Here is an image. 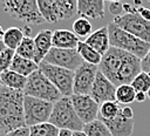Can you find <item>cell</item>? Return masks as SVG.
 <instances>
[{"instance_id":"6da1fadb","label":"cell","mask_w":150,"mask_h":136,"mask_svg":"<svg viewBox=\"0 0 150 136\" xmlns=\"http://www.w3.org/2000/svg\"><path fill=\"white\" fill-rule=\"evenodd\" d=\"M142 60L122 49L110 47L103 55L98 70L116 87L131 84L134 79L142 72Z\"/></svg>"},{"instance_id":"7a4b0ae2","label":"cell","mask_w":150,"mask_h":136,"mask_svg":"<svg viewBox=\"0 0 150 136\" xmlns=\"http://www.w3.org/2000/svg\"><path fill=\"white\" fill-rule=\"evenodd\" d=\"M23 91L0 88V128L6 132L26 127L23 114Z\"/></svg>"},{"instance_id":"3957f363","label":"cell","mask_w":150,"mask_h":136,"mask_svg":"<svg viewBox=\"0 0 150 136\" xmlns=\"http://www.w3.org/2000/svg\"><path fill=\"white\" fill-rule=\"evenodd\" d=\"M107 26L109 29V39H110L111 47L128 52L141 60L144 59V56L150 50V43L123 30L122 28L116 26L112 21L109 22Z\"/></svg>"},{"instance_id":"277c9868","label":"cell","mask_w":150,"mask_h":136,"mask_svg":"<svg viewBox=\"0 0 150 136\" xmlns=\"http://www.w3.org/2000/svg\"><path fill=\"white\" fill-rule=\"evenodd\" d=\"M49 122L60 130H70L73 132L83 131L84 127V123L81 121L73 107L71 98L67 96H62L54 103Z\"/></svg>"},{"instance_id":"5b68a950","label":"cell","mask_w":150,"mask_h":136,"mask_svg":"<svg viewBox=\"0 0 150 136\" xmlns=\"http://www.w3.org/2000/svg\"><path fill=\"white\" fill-rule=\"evenodd\" d=\"M23 94L50 103H55L62 97L60 90L48 80V77L40 69L28 76Z\"/></svg>"},{"instance_id":"8992f818","label":"cell","mask_w":150,"mask_h":136,"mask_svg":"<svg viewBox=\"0 0 150 136\" xmlns=\"http://www.w3.org/2000/svg\"><path fill=\"white\" fill-rule=\"evenodd\" d=\"M4 11L11 16L28 25H41L42 18L36 0H7L2 2Z\"/></svg>"},{"instance_id":"52a82bcc","label":"cell","mask_w":150,"mask_h":136,"mask_svg":"<svg viewBox=\"0 0 150 136\" xmlns=\"http://www.w3.org/2000/svg\"><path fill=\"white\" fill-rule=\"evenodd\" d=\"M54 103L39 100L32 96L25 95L23 98V114H25V124L30 128L41 123L49 122Z\"/></svg>"},{"instance_id":"ba28073f","label":"cell","mask_w":150,"mask_h":136,"mask_svg":"<svg viewBox=\"0 0 150 136\" xmlns=\"http://www.w3.org/2000/svg\"><path fill=\"white\" fill-rule=\"evenodd\" d=\"M39 69L60 90L62 96L70 97L74 95V72L46 62H41L39 64Z\"/></svg>"},{"instance_id":"9c48e42d","label":"cell","mask_w":150,"mask_h":136,"mask_svg":"<svg viewBox=\"0 0 150 136\" xmlns=\"http://www.w3.org/2000/svg\"><path fill=\"white\" fill-rule=\"evenodd\" d=\"M112 22L123 30L150 43V22L143 19L138 13H124L114 18Z\"/></svg>"},{"instance_id":"30bf717a","label":"cell","mask_w":150,"mask_h":136,"mask_svg":"<svg viewBox=\"0 0 150 136\" xmlns=\"http://www.w3.org/2000/svg\"><path fill=\"white\" fill-rule=\"evenodd\" d=\"M42 62L75 72L84 61L77 49H61L53 47Z\"/></svg>"},{"instance_id":"8fae6325","label":"cell","mask_w":150,"mask_h":136,"mask_svg":"<svg viewBox=\"0 0 150 136\" xmlns=\"http://www.w3.org/2000/svg\"><path fill=\"white\" fill-rule=\"evenodd\" d=\"M98 66L83 62L74 73V95H90Z\"/></svg>"},{"instance_id":"7c38bea8","label":"cell","mask_w":150,"mask_h":136,"mask_svg":"<svg viewBox=\"0 0 150 136\" xmlns=\"http://www.w3.org/2000/svg\"><path fill=\"white\" fill-rule=\"evenodd\" d=\"M70 98L76 114L84 124L98 118L100 104L90 95H73Z\"/></svg>"},{"instance_id":"4fadbf2b","label":"cell","mask_w":150,"mask_h":136,"mask_svg":"<svg viewBox=\"0 0 150 136\" xmlns=\"http://www.w3.org/2000/svg\"><path fill=\"white\" fill-rule=\"evenodd\" d=\"M116 89L117 87L98 70L90 91V96L101 106L104 102L116 101Z\"/></svg>"},{"instance_id":"5bb4252c","label":"cell","mask_w":150,"mask_h":136,"mask_svg":"<svg viewBox=\"0 0 150 136\" xmlns=\"http://www.w3.org/2000/svg\"><path fill=\"white\" fill-rule=\"evenodd\" d=\"M110 130L112 136H131L134 132V118H127L122 111L112 120H101Z\"/></svg>"},{"instance_id":"9a60e30c","label":"cell","mask_w":150,"mask_h":136,"mask_svg":"<svg viewBox=\"0 0 150 136\" xmlns=\"http://www.w3.org/2000/svg\"><path fill=\"white\" fill-rule=\"evenodd\" d=\"M34 42H35V59H34V61L38 64H40L45 60L47 54L50 52V49L53 48V32L50 29L40 30L35 35Z\"/></svg>"},{"instance_id":"2e32d148","label":"cell","mask_w":150,"mask_h":136,"mask_svg":"<svg viewBox=\"0 0 150 136\" xmlns=\"http://www.w3.org/2000/svg\"><path fill=\"white\" fill-rule=\"evenodd\" d=\"M77 14L86 19H102L104 16V1L102 0H79Z\"/></svg>"},{"instance_id":"e0dca14e","label":"cell","mask_w":150,"mask_h":136,"mask_svg":"<svg viewBox=\"0 0 150 136\" xmlns=\"http://www.w3.org/2000/svg\"><path fill=\"white\" fill-rule=\"evenodd\" d=\"M86 43L93 47L96 52H98L102 56L110 49V39H109V29L108 26H103L96 30H94L87 39Z\"/></svg>"},{"instance_id":"ac0fdd59","label":"cell","mask_w":150,"mask_h":136,"mask_svg":"<svg viewBox=\"0 0 150 136\" xmlns=\"http://www.w3.org/2000/svg\"><path fill=\"white\" fill-rule=\"evenodd\" d=\"M80 40L74 32L68 29H56L53 32V47L61 49H76Z\"/></svg>"},{"instance_id":"d6986e66","label":"cell","mask_w":150,"mask_h":136,"mask_svg":"<svg viewBox=\"0 0 150 136\" xmlns=\"http://www.w3.org/2000/svg\"><path fill=\"white\" fill-rule=\"evenodd\" d=\"M56 22L67 21L77 13V1L75 0H53Z\"/></svg>"},{"instance_id":"ffe728a7","label":"cell","mask_w":150,"mask_h":136,"mask_svg":"<svg viewBox=\"0 0 150 136\" xmlns=\"http://www.w3.org/2000/svg\"><path fill=\"white\" fill-rule=\"evenodd\" d=\"M30 28L27 27L26 30L19 28V27H9L7 28V30H5V34L2 36V41L5 43V46L9 49H13V50H16L20 46V43L22 42V40L25 39L26 34L25 32L29 35L30 33Z\"/></svg>"},{"instance_id":"44dd1931","label":"cell","mask_w":150,"mask_h":136,"mask_svg":"<svg viewBox=\"0 0 150 136\" xmlns=\"http://www.w3.org/2000/svg\"><path fill=\"white\" fill-rule=\"evenodd\" d=\"M11 70L22 75V76H30L34 72L39 70V64L34 61V60H28V59H25L20 55H18L15 53V56L13 59V62H12V66H11Z\"/></svg>"},{"instance_id":"7402d4cb","label":"cell","mask_w":150,"mask_h":136,"mask_svg":"<svg viewBox=\"0 0 150 136\" xmlns=\"http://www.w3.org/2000/svg\"><path fill=\"white\" fill-rule=\"evenodd\" d=\"M27 79L28 77L22 76L11 69L0 75V80H1V83L4 87H7L13 90H18V91L25 90L26 84H27Z\"/></svg>"},{"instance_id":"603a6c76","label":"cell","mask_w":150,"mask_h":136,"mask_svg":"<svg viewBox=\"0 0 150 136\" xmlns=\"http://www.w3.org/2000/svg\"><path fill=\"white\" fill-rule=\"evenodd\" d=\"M76 49L84 62L94 66H100L103 56L98 52H96L93 47H90L88 43H86V41H80Z\"/></svg>"},{"instance_id":"cb8c5ba5","label":"cell","mask_w":150,"mask_h":136,"mask_svg":"<svg viewBox=\"0 0 150 136\" xmlns=\"http://www.w3.org/2000/svg\"><path fill=\"white\" fill-rule=\"evenodd\" d=\"M136 90L131 84H122L116 89V102L123 106H128L136 101Z\"/></svg>"},{"instance_id":"d4e9b609","label":"cell","mask_w":150,"mask_h":136,"mask_svg":"<svg viewBox=\"0 0 150 136\" xmlns=\"http://www.w3.org/2000/svg\"><path fill=\"white\" fill-rule=\"evenodd\" d=\"M83 131L87 136H112L108 127L98 118L88 124H84Z\"/></svg>"},{"instance_id":"484cf974","label":"cell","mask_w":150,"mask_h":136,"mask_svg":"<svg viewBox=\"0 0 150 136\" xmlns=\"http://www.w3.org/2000/svg\"><path fill=\"white\" fill-rule=\"evenodd\" d=\"M121 104L116 101H109L104 102L100 106V113H98V120H112L115 118L118 113L121 111Z\"/></svg>"},{"instance_id":"4316f807","label":"cell","mask_w":150,"mask_h":136,"mask_svg":"<svg viewBox=\"0 0 150 136\" xmlns=\"http://www.w3.org/2000/svg\"><path fill=\"white\" fill-rule=\"evenodd\" d=\"M15 53L25 59L28 60H34L35 59V42H34V38L26 35L25 39L22 40V42L20 43L19 48L15 50Z\"/></svg>"},{"instance_id":"83f0119b","label":"cell","mask_w":150,"mask_h":136,"mask_svg":"<svg viewBox=\"0 0 150 136\" xmlns=\"http://www.w3.org/2000/svg\"><path fill=\"white\" fill-rule=\"evenodd\" d=\"M29 131H30V136H59L60 134V129L56 128L50 122L30 127Z\"/></svg>"},{"instance_id":"f1b7e54d","label":"cell","mask_w":150,"mask_h":136,"mask_svg":"<svg viewBox=\"0 0 150 136\" xmlns=\"http://www.w3.org/2000/svg\"><path fill=\"white\" fill-rule=\"evenodd\" d=\"M93 26L90 23V21L86 18H77L74 22H73V32L75 33V35L77 38H88L93 32Z\"/></svg>"},{"instance_id":"f546056e","label":"cell","mask_w":150,"mask_h":136,"mask_svg":"<svg viewBox=\"0 0 150 136\" xmlns=\"http://www.w3.org/2000/svg\"><path fill=\"white\" fill-rule=\"evenodd\" d=\"M38 6L40 9V13L46 22L55 23V14H54V6L53 0H38Z\"/></svg>"},{"instance_id":"4dcf8cb0","label":"cell","mask_w":150,"mask_h":136,"mask_svg":"<svg viewBox=\"0 0 150 136\" xmlns=\"http://www.w3.org/2000/svg\"><path fill=\"white\" fill-rule=\"evenodd\" d=\"M132 88L136 90V93H144L148 94L150 90V75L148 73L141 72L131 82Z\"/></svg>"},{"instance_id":"1f68e13d","label":"cell","mask_w":150,"mask_h":136,"mask_svg":"<svg viewBox=\"0 0 150 136\" xmlns=\"http://www.w3.org/2000/svg\"><path fill=\"white\" fill-rule=\"evenodd\" d=\"M14 56H15V50L9 49V48H6L1 53V55H0V75L11 69Z\"/></svg>"},{"instance_id":"d6a6232c","label":"cell","mask_w":150,"mask_h":136,"mask_svg":"<svg viewBox=\"0 0 150 136\" xmlns=\"http://www.w3.org/2000/svg\"><path fill=\"white\" fill-rule=\"evenodd\" d=\"M109 12L116 18V16H120L122 14H124V7H123V4L120 2V1H111L109 4Z\"/></svg>"},{"instance_id":"836d02e7","label":"cell","mask_w":150,"mask_h":136,"mask_svg":"<svg viewBox=\"0 0 150 136\" xmlns=\"http://www.w3.org/2000/svg\"><path fill=\"white\" fill-rule=\"evenodd\" d=\"M6 136H30V131L28 127H22V128H19V129H15L8 132Z\"/></svg>"},{"instance_id":"e575fe53","label":"cell","mask_w":150,"mask_h":136,"mask_svg":"<svg viewBox=\"0 0 150 136\" xmlns=\"http://www.w3.org/2000/svg\"><path fill=\"white\" fill-rule=\"evenodd\" d=\"M141 66H142V72L148 73V74L150 75V50H149L148 54L144 56V59H142Z\"/></svg>"},{"instance_id":"d590c367","label":"cell","mask_w":150,"mask_h":136,"mask_svg":"<svg viewBox=\"0 0 150 136\" xmlns=\"http://www.w3.org/2000/svg\"><path fill=\"white\" fill-rule=\"evenodd\" d=\"M138 14L143 18V19H145L146 21H149L150 22V9L149 8H145V7H138Z\"/></svg>"},{"instance_id":"8d00e7d4","label":"cell","mask_w":150,"mask_h":136,"mask_svg":"<svg viewBox=\"0 0 150 136\" xmlns=\"http://www.w3.org/2000/svg\"><path fill=\"white\" fill-rule=\"evenodd\" d=\"M121 111H122V114H123L127 118H134V111H132V109H131L130 107L123 106V107L121 108Z\"/></svg>"},{"instance_id":"74e56055","label":"cell","mask_w":150,"mask_h":136,"mask_svg":"<svg viewBox=\"0 0 150 136\" xmlns=\"http://www.w3.org/2000/svg\"><path fill=\"white\" fill-rule=\"evenodd\" d=\"M146 97H148V95H146V94H144V93H137V94H136V101H137L138 103L144 102Z\"/></svg>"},{"instance_id":"f35d334b","label":"cell","mask_w":150,"mask_h":136,"mask_svg":"<svg viewBox=\"0 0 150 136\" xmlns=\"http://www.w3.org/2000/svg\"><path fill=\"white\" fill-rule=\"evenodd\" d=\"M59 136H73V131H70V130H60Z\"/></svg>"},{"instance_id":"ab89813d","label":"cell","mask_w":150,"mask_h":136,"mask_svg":"<svg viewBox=\"0 0 150 136\" xmlns=\"http://www.w3.org/2000/svg\"><path fill=\"white\" fill-rule=\"evenodd\" d=\"M6 48H7V47L5 46L4 41H2V40H0V55H1V53H2V52H4L5 49H6Z\"/></svg>"},{"instance_id":"60d3db41","label":"cell","mask_w":150,"mask_h":136,"mask_svg":"<svg viewBox=\"0 0 150 136\" xmlns=\"http://www.w3.org/2000/svg\"><path fill=\"white\" fill-rule=\"evenodd\" d=\"M73 136H87V135L84 134V131H75L73 132Z\"/></svg>"},{"instance_id":"b9f144b4","label":"cell","mask_w":150,"mask_h":136,"mask_svg":"<svg viewBox=\"0 0 150 136\" xmlns=\"http://www.w3.org/2000/svg\"><path fill=\"white\" fill-rule=\"evenodd\" d=\"M4 34H5V32H4V29H2V26L0 25V38H2Z\"/></svg>"},{"instance_id":"7bdbcfd3","label":"cell","mask_w":150,"mask_h":136,"mask_svg":"<svg viewBox=\"0 0 150 136\" xmlns=\"http://www.w3.org/2000/svg\"><path fill=\"white\" fill-rule=\"evenodd\" d=\"M6 135H7V134H6V132L0 128V136H6Z\"/></svg>"},{"instance_id":"ee69618b","label":"cell","mask_w":150,"mask_h":136,"mask_svg":"<svg viewBox=\"0 0 150 136\" xmlns=\"http://www.w3.org/2000/svg\"><path fill=\"white\" fill-rule=\"evenodd\" d=\"M146 95H148V98H149V100H150V90H149V91H148V94H146Z\"/></svg>"},{"instance_id":"f6af8a7d","label":"cell","mask_w":150,"mask_h":136,"mask_svg":"<svg viewBox=\"0 0 150 136\" xmlns=\"http://www.w3.org/2000/svg\"><path fill=\"white\" fill-rule=\"evenodd\" d=\"M2 87V83H1V80H0V88Z\"/></svg>"}]
</instances>
